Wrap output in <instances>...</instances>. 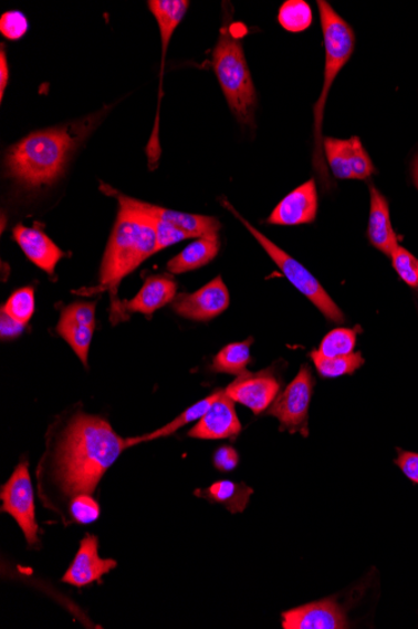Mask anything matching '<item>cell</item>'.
Returning a JSON list of instances; mask_svg holds the SVG:
<instances>
[{
    "label": "cell",
    "instance_id": "1",
    "mask_svg": "<svg viewBox=\"0 0 418 629\" xmlns=\"http://www.w3.org/2000/svg\"><path fill=\"white\" fill-rule=\"evenodd\" d=\"M109 422L79 413L63 431L56 445L52 481L65 496L92 495L108 468L128 448Z\"/></svg>",
    "mask_w": 418,
    "mask_h": 629
},
{
    "label": "cell",
    "instance_id": "2",
    "mask_svg": "<svg viewBox=\"0 0 418 629\" xmlns=\"http://www.w3.org/2000/svg\"><path fill=\"white\" fill-rule=\"evenodd\" d=\"M103 112L69 126L36 131L9 148L6 166L9 177L25 187L38 189L59 181L71 156L93 133Z\"/></svg>",
    "mask_w": 418,
    "mask_h": 629
},
{
    "label": "cell",
    "instance_id": "3",
    "mask_svg": "<svg viewBox=\"0 0 418 629\" xmlns=\"http://www.w3.org/2000/svg\"><path fill=\"white\" fill-rule=\"evenodd\" d=\"M157 236L154 220L135 210L119 206L116 225L104 252L100 287L108 290L112 299L111 318L116 324L127 317L121 309L117 292L123 278L135 271L142 262L157 252Z\"/></svg>",
    "mask_w": 418,
    "mask_h": 629
},
{
    "label": "cell",
    "instance_id": "4",
    "mask_svg": "<svg viewBox=\"0 0 418 629\" xmlns=\"http://www.w3.org/2000/svg\"><path fill=\"white\" fill-rule=\"evenodd\" d=\"M213 69L233 115L242 125H253L258 92H255L243 47L230 28L221 31L213 52Z\"/></svg>",
    "mask_w": 418,
    "mask_h": 629
},
{
    "label": "cell",
    "instance_id": "5",
    "mask_svg": "<svg viewBox=\"0 0 418 629\" xmlns=\"http://www.w3.org/2000/svg\"><path fill=\"white\" fill-rule=\"evenodd\" d=\"M317 4L326 51L325 80H323L321 96L315 105V156L313 159H315L317 171L321 172L323 168V111H325L332 84L354 53L356 39L353 28L336 13L328 2L318 0Z\"/></svg>",
    "mask_w": 418,
    "mask_h": 629
},
{
    "label": "cell",
    "instance_id": "6",
    "mask_svg": "<svg viewBox=\"0 0 418 629\" xmlns=\"http://www.w3.org/2000/svg\"><path fill=\"white\" fill-rule=\"evenodd\" d=\"M223 206L226 209L231 210L237 219L242 221L244 228L261 244V247L275 262V266L281 269L283 276L286 277L292 286L299 289L303 296L307 297L311 302L320 309L323 316L338 324L345 322V316L342 313L338 306L332 300L320 281L313 277L300 261L292 258L289 252L282 250L268 237L263 236L252 224L242 218V215L237 213L230 203L223 202Z\"/></svg>",
    "mask_w": 418,
    "mask_h": 629
},
{
    "label": "cell",
    "instance_id": "7",
    "mask_svg": "<svg viewBox=\"0 0 418 629\" xmlns=\"http://www.w3.org/2000/svg\"><path fill=\"white\" fill-rule=\"evenodd\" d=\"M28 463L23 462L15 467L11 478L2 486V512L12 515L19 527L22 528L28 546L40 544L38 532L40 527L35 522L34 492Z\"/></svg>",
    "mask_w": 418,
    "mask_h": 629
},
{
    "label": "cell",
    "instance_id": "8",
    "mask_svg": "<svg viewBox=\"0 0 418 629\" xmlns=\"http://www.w3.org/2000/svg\"><path fill=\"white\" fill-rule=\"evenodd\" d=\"M312 392V373L305 364L302 365L296 379L274 400L269 410L270 415L280 421L282 430L306 436Z\"/></svg>",
    "mask_w": 418,
    "mask_h": 629
},
{
    "label": "cell",
    "instance_id": "9",
    "mask_svg": "<svg viewBox=\"0 0 418 629\" xmlns=\"http://www.w3.org/2000/svg\"><path fill=\"white\" fill-rule=\"evenodd\" d=\"M102 190L109 196L116 197L122 208L135 210L151 219L173 225V227L184 230L192 238L218 236V231L221 229V223L212 217L160 208V206L123 195L112 189L108 185H104Z\"/></svg>",
    "mask_w": 418,
    "mask_h": 629
},
{
    "label": "cell",
    "instance_id": "10",
    "mask_svg": "<svg viewBox=\"0 0 418 629\" xmlns=\"http://www.w3.org/2000/svg\"><path fill=\"white\" fill-rule=\"evenodd\" d=\"M149 11L155 16L158 23L161 41V64H160V84H159V101L158 111L156 118V126L154 130V135L149 140L147 154L149 158V165H156L159 159L160 148L158 138V127H159V107L161 95V82H164L165 73V61L167 55V50L170 40L176 31V28L182 22L185 14L188 11L189 2L187 0H149L147 3Z\"/></svg>",
    "mask_w": 418,
    "mask_h": 629
},
{
    "label": "cell",
    "instance_id": "11",
    "mask_svg": "<svg viewBox=\"0 0 418 629\" xmlns=\"http://www.w3.org/2000/svg\"><path fill=\"white\" fill-rule=\"evenodd\" d=\"M94 330H96V303L94 302H77L65 307L59 326H56V332L72 347L84 368H88Z\"/></svg>",
    "mask_w": 418,
    "mask_h": 629
},
{
    "label": "cell",
    "instance_id": "12",
    "mask_svg": "<svg viewBox=\"0 0 418 629\" xmlns=\"http://www.w3.org/2000/svg\"><path fill=\"white\" fill-rule=\"evenodd\" d=\"M230 306V292L221 277L209 281L191 295H178L173 302L175 312L191 321L207 322L220 316Z\"/></svg>",
    "mask_w": 418,
    "mask_h": 629
},
{
    "label": "cell",
    "instance_id": "13",
    "mask_svg": "<svg viewBox=\"0 0 418 629\" xmlns=\"http://www.w3.org/2000/svg\"><path fill=\"white\" fill-rule=\"evenodd\" d=\"M224 391L234 402L241 403L255 415H260L278 399L280 383L269 370L255 373L245 371L237 375V379Z\"/></svg>",
    "mask_w": 418,
    "mask_h": 629
},
{
    "label": "cell",
    "instance_id": "14",
    "mask_svg": "<svg viewBox=\"0 0 418 629\" xmlns=\"http://www.w3.org/2000/svg\"><path fill=\"white\" fill-rule=\"evenodd\" d=\"M241 421L237 416L234 401L221 390L212 406L205 413L198 424L189 431L188 436L201 440H223L240 435Z\"/></svg>",
    "mask_w": 418,
    "mask_h": 629
},
{
    "label": "cell",
    "instance_id": "15",
    "mask_svg": "<svg viewBox=\"0 0 418 629\" xmlns=\"http://www.w3.org/2000/svg\"><path fill=\"white\" fill-rule=\"evenodd\" d=\"M318 210V195L315 181L297 187L275 206L268 223L294 227L315 221Z\"/></svg>",
    "mask_w": 418,
    "mask_h": 629
},
{
    "label": "cell",
    "instance_id": "16",
    "mask_svg": "<svg viewBox=\"0 0 418 629\" xmlns=\"http://www.w3.org/2000/svg\"><path fill=\"white\" fill-rule=\"evenodd\" d=\"M284 629H342L347 619L335 599H323L306 606L288 610L282 615Z\"/></svg>",
    "mask_w": 418,
    "mask_h": 629
},
{
    "label": "cell",
    "instance_id": "17",
    "mask_svg": "<svg viewBox=\"0 0 418 629\" xmlns=\"http://www.w3.org/2000/svg\"><path fill=\"white\" fill-rule=\"evenodd\" d=\"M116 567V560L100 557L98 538L96 535L87 534L82 539L77 556L62 580L64 584L82 588L101 580L104 575Z\"/></svg>",
    "mask_w": 418,
    "mask_h": 629
},
{
    "label": "cell",
    "instance_id": "18",
    "mask_svg": "<svg viewBox=\"0 0 418 629\" xmlns=\"http://www.w3.org/2000/svg\"><path fill=\"white\" fill-rule=\"evenodd\" d=\"M177 297V285L173 277L151 276L146 279L138 295L130 300H122L123 314L140 313L150 317L158 309L173 303Z\"/></svg>",
    "mask_w": 418,
    "mask_h": 629
},
{
    "label": "cell",
    "instance_id": "19",
    "mask_svg": "<svg viewBox=\"0 0 418 629\" xmlns=\"http://www.w3.org/2000/svg\"><path fill=\"white\" fill-rule=\"evenodd\" d=\"M13 237L33 265L50 276L54 275L55 267L64 257V252L40 228H27L19 224L13 230Z\"/></svg>",
    "mask_w": 418,
    "mask_h": 629
},
{
    "label": "cell",
    "instance_id": "20",
    "mask_svg": "<svg viewBox=\"0 0 418 629\" xmlns=\"http://www.w3.org/2000/svg\"><path fill=\"white\" fill-rule=\"evenodd\" d=\"M369 195L367 238L377 250L384 252L387 257H391L400 244H398L397 234L393 228L388 202L374 184L369 185Z\"/></svg>",
    "mask_w": 418,
    "mask_h": 629
},
{
    "label": "cell",
    "instance_id": "21",
    "mask_svg": "<svg viewBox=\"0 0 418 629\" xmlns=\"http://www.w3.org/2000/svg\"><path fill=\"white\" fill-rule=\"evenodd\" d=\"M220 251V237L198 238L179 255L168 261L167 269L173 275H184L211 262Z\"/></svg>",
    "mask_w": 418,
    "mask_h": 629
},
{
    "label": "cell",
    "instance_id": "22",
    "mask_svg": "<svg viewBox=\"0 0 418 629\" xmlns=\"http://www.w3.org/2000/svg\"><path fill=\"white\" fill-rule=\"evenodd\" d=\"M252 493L251 487L232 482H218L206 491L196 492L198 496L226 506L231 513L243 512L250 503Z\"/></svg>",
    "mask_w": 418,
    "mask_h": 629
},
{
    "label": "cell",
    "instance_id": "23",
    "mask_svg": "<svg viewBox=\"0 0 418 629\" xmlns=\"http://www.w3.org/2000/svg\"><path fill=\"white\" fill-rule=\"evenodd\" d=\"M220 391H216L215 393L209 394V396L203 399L202 401L195 403L192 408H189L185 412L180 413L178 417H176L174 421H170L169 424H167L166 426L154 431V433L144 436L127 439L128 446L132 447L142 443H147V441L170 436L175 434L176 431H178L179 429H182L184 426L191 424V422L196 420H201L205 413L209 410V408L212 406V403L217 399L218 394H220Z\"/></svg>",
    "mask_w": 418,
    "mask_h": 629
},
{
    "label": "cell",
    "instance_id": "24",
    "mask_svg": "<svg viewBox=\"0 0 418 629\" xmlns=\"http://www.w3.org/2000/svg\"><path fill=\"white\" fill-rule=\"evenodd\" d=\"M253 340L231 343L215 357L212 370L216 372L240 375L251 362V344Z\"/></svg>",
    "mask_w": 418,
    "mask_h": 629
},
{
    "label": "cell",
    "instance_id": "25",
    "mask_svg": "<svg viewBox=\"0 0 418 629\" xmlns=\"http://www.w3.org/2000/svg\"><path fill=\"white\" fill-rule=\"evenodd\" d=\"M311 357L317 371L322 378L325 379H334L339 378V375L353 374L365 363L364 357L359 352L328 359V357H323L317 351H313Z\"/></svg>",
    "mask_w": 418,
    "mask_h": 629
},
{
    "label": "cell",
    "instance_id": "26",
    "mask_svg": "<svg viewBox=\"0 0 418 629\" xmlns=\"http://www.w3.org/2000/svg\"><path fill=\"white\" fill-rule=\"evenodd\" d=\"M312 9L303 0H288L280 8L279 22L291 33L306 31L312 24Z\"/></svg>",
    "mask_w": 418,
    "mask_h": 629
},
{
    "label": "cell",
    "instance_id": "27",
    "mask_svg": "<svg viewBox=\"0 0 418 629\" xmlns=\"http://www.w3.org/2000/svg\"><path fill=\"white\" fill-rule=\"evenodd\" d=\"M358 328L349 330V328H337L323 338L320 350L323 357L334 359V357L347 355L354 353L357 341Z\"/></svg>",
    "mask_w": 418,
    "mask_h": 629
},
{
    "label": "cell",
    "instance_id": "28",
    "mask_svg": "<svg viewBox=\"0 0 418 629\" xmlns=\"http://www.w3.org/2000/svg\"><path fill=\"white\" fill-rule=\"evenodd\" d=\"M2 311L15 319L17 322L27 326L35 311L34 289L32 287L18 289L17 292L7 300Z\"/></svg>",
    "mask_w": 418,
    "mask_h": 629
},
{
    "label": "cell",
    "instance_id": "29",
    "mask_svg": "<svg viewBox=\"0 0 418 629\" xmlns=\"http://www.w3.org/2000/svg\"><path fill=\"white\" fill-rule=\"evenodd\" d=\"M346 152L353 178H357V181H366V178L376 173L373 159H370L363 143H360V140L357 136L347 140Z\"/></svg>",
    "mask_w": 418,
    "mask_h": 629
},
{
    "label": "cell",
    "instance_id": "30",
    "mask_svg": "<svg viewBox=\"0 0 418 629\" xmlns=\"http://www.w3.org/2000/svg\"><path fill=\"white\" fill-rule=\"evenodd\" d=\"M347 140L334 137H323V149H325L326 158L332 173L342 181L353 178L347 159Z\"/></svg>",
    "mask_w": 418,
    "mask_h": 629
},
{
    "label": "cell",
    "instance_id": "31",
    "mask_svg": "<svg viewBox=\"0 0 418 629\" xmlns=\"http://www.w3.org/2000/svg\"><path fill=\"white\" fill-rule=\"evenodd\" d=\"M393 266L398 277L408 287L418 289V259L401 246H398L391 256Z\"/></svg>",
    "mask_w": 418,
    "mask_h": 629
},
{
    "label": "cell",
    "instance_id": "32",
    "mask_svg": "<svg viewBox=\"0 0 418 629\" xmlns=\"http://www.w3.org/2000/svg\"><path fill=\"white\" fill-rule=\"evenodd\" d=\"M70 513L75 523L91 524L98 520L101 508L90 494H80L72 497Z\"/></svg>",
    "mask_w": 418,
    "mask_h": 629
},
{
    "label": "cell",
    "instance_id": "33",
    "mask_svg": "<svg viewBox=\"0 0 418 629\" xmlns=\"http://www.w3.org/2000/svg\"><path fill=\"white\" fill-rule=\"evenodd\" d=\"M28 28H30V24H28V20L22 12H7L0 20V31H2L6 39L11 41L21 40L28 32Z\"/></svg>",
    "mask_w": 418,
    "mask_h": 629
},
{
    "label": "cell",
    "instance_id": "34",
    "mask_svg": "<svg viewBox=\"0 0 418 629\" xmlns=\"http://www.w3.org/2000/svg\"><path fill=\"white\" fill-rule=\"evenodd\" d=\"M149 218V217H148ZM151 219V218H150ZM154 220L156 236H157V250H164L168 247L175 246L179 241L192 238L189 234L173 227V225Z\"/></svg>",
    "mask_w": 418,
    "mask_h": 629
},
{
    "label": "cell",
    "instance_id": "35",
    "mask_svg": "<svg viewBox=\"0 0 418 629\" xmlns=\"http://www.w3.org/2000/svg\"><path fill=\"white\" fill-rule=\"evenodd\" d=\"M239 454L231 446H222L215 453L213 463L217 471L223 473L232 472L239 465Z\"/></svg>",
    "mask_w": 418,
    "mask_h": 629
},
{
    "label": "cell",
    "instance_id": "36",
    "mask_svg": "<svg viewBox=\"0 0 418 629\" xmlns=\"http://www.w3.org/2000/svg\"><path fill=\"white\" fill-rule=\"evenodd\" d=\"M396 465L415 484H418V454L397 450Z\"/></svg>",
    "mask_w": 418,
    "mask_h": 629
},
{
    "label": "cell",
    "instance_id": "37",
    "mask_svg": "<svg viewBox=\"0 0 418 629\" xmlns=\"http://www.w3.org/2000/svg\"><path fill=\"white\" fill-rule=\"evenodd\" d=\"M24 327L2 311V317H0V336H2L3 341L13 340V338L21 336Z\"/></svg>",
    "mask_w": 418,
    "mask_h": 629
},
{
    "label": "cell",
    "instance_id": "38",
    "mask_svg": "<svg viewBox=\"0 0 418 629\" xmlns=\"http://www.w3.org/2000/svg\"><path fill=\"white\" fill-rule=\"evenodd\" d=\"M8 82H9V68H8L4 47H2V51H0V97H2V100L4 97Z\"/></svg>",
    "mask_w": 418,
    "mask_h": 629
},
{
    "label": "cell",
    "instance_id": "39",
    "mask_svg": "<svg viewBox=\"0 0 418 629\" xmlns=\"http://www.w3.org/2000/svg\"><path fill=\"white\" fill-rule=\"evenodd\" d=\"M412 175H414V182L415 185L418 189V154L416 155L415 159H414V165H412Z\"/></svg>",
    "mask_w": 418,
    "mask_h": 629
}]
</instances>
